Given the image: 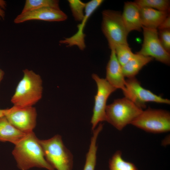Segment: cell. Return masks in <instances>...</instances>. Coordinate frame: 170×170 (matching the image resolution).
<instances>
[{"mask_svg": "<svg viewBox=\"0 0 170 170\" xmlns=\"http://www.w3.org/2000/svg\"><path fill=\"white\" fill-rule=\"evenodd\" d=\"M92 77L96 82L97 88L91 121L93 131L99 123L106 121L107 101L110 95L117 89L105 79L100 78L95 74H93Z\"/></svg>", "mask_w": 170, "mask_h": 170, "instance_id": "cell-7", "label": "cell"}, {"mask_svg": "<svg viewBox=\"0 0 170 170\" xmlns=\"http://www.w3.org/2000/svg\"><path fill=\"white\" fill-rule=\"evenodd\" d=\"M4 75V72L0 69V83L3 79Z\"/></svg>", "mask_w": 170, "mask_h": 170, "instance_id": "cell-27", "label": "cell"}, {"mask_svg": "<svg viewBox=\"0 0 170 170\" xmlns=\"http://www.w3.org/2000/svg\"><path fill=\"white\" fill-rule=\"evenodd\" d=\"M37 112L33 106L20 107L13 106L5 109L4 116L8 122L26 134L33 132L37 123Z\"/></svg>", "mask_w": 170, "mask_h": 170, "instance_id": "cell-9", "label": "cell"}, {"mask_svg": "<svg viewBox=\"0 0 170 170\" xmlns=\"http://www.w3.org/2000/svg\"><path fill=\"white\" fill-rule=\"evenodd\" d=\"M5 109H0V117L4 116Z\"/></svg>", "mask_w": 170, "mask_h": 170, "instance_id": "cell-28", "label": "cell"}, {"mask_svg": "<svg viewBox=\"0 0 170 170\" xmlns=\"http://www.w3.org/2000/svg\"><path fill=\"white\" fill-rule=\"evenodd\" d=\"M26 134L12 125L4 116L0 117V141L9 142L15 145Z\"/></svg>", "mask_w": 170, "mask_h": 170, "instance_id": "cell-16", "label": "cell"}, {"mask_svg": "<svg viewBox=\"0 0 170 170\" xmlns=\"http://www.w3.org/2000/svg\"><path fill=\"white\" fill-rule=\"evenodd\" d=\"M23 76L18 83L11 101L20 107L33 106L42 96V81L40 75L32 70L23 71Z\"/></svg>", "mask_w": 170, "mask_h": 170, "instance_id": "cell-2", "label": "cell"}, {"mask_svg": "<svg viewBox=\"0 0 170 170\" xmlns=\"http://www.w3.org/2000/svg\"><path fill=\"white\" fill-rule=\"evenodd\" d=\"M131 124L151 133L168 132L170 130V113L166 110L149 108L143 110Z\"/></svg>", "mask_w": 170, "mask_h": 170, "instance_id": "cell-6", "label": "cell"}, {"mask_svg": "<svg viewBox=\"0 0 170 170\" xmlns=\"http://www.w3.org/2000/svg\"><path fill=\"white\" fill-rule=\"evenodd\" d=\"M139 8L142 26L148 28L157 29L162 22L170 14L169 11L148 8Z\"/></svg>", "mask_w": 170, "mask_h": 170, "instance_id": "cell-15", "label": "cell"}, {"mask_svg": "<svg viewBox=\"0 0 170 170\" xmlns=\"http://www.w3.org/2000/svg\"><path fill=\"white\" fill-rule=\"evenodd\" d=\"M114 48L117 60L122 66L127 63L134 55L128 44H120Z\"/></svg>", "mask_w": 170, "mask_h": 170, "instance_id": "cell-22", "label": "cell"}, {"mask_svg": "<svg viewBox=\"0 0 170 170\" xmlns=\"http://www.w3.org/2000/svg\"><path fill=\"white\" fill-rule=\"evenodd\" d=\"M44 8L60 9L59 1L57 0H26L21 12Z\"/></svg>", "mask_w": 170, "mask_h": 170, "instance_id": "cell-20", "label": "cell"}, {"mask_svg": "<svg viewBox=\"0 0 170 170\" xmlns=\"http://www.w3.org/2000/svg\"><path fill=\"white\" fill-rule=\"evenodd\" d=\"M122 18L129 33L135 30L140 31L142 27L139 7L133 2H127L124 3Z\"/></svg>", "mask_w": 170, "mask_h": 170, "instance_id": "cell-14", "label": "cell"}, {"mask_svg": "<svg viewBox=\"0 0 170 170\" xmlns=\"http://www.w3.org/2000/svg\"><path fill=\"white\" fill-rule=\"evenodd\" d=\"M153 58L136 53L125 64L122 66L124 77L129 78L135 77L142 68L151 61Z\"/></svg>", "mask_w": 170, "mask_h": 170, "instance_id": "cell-17", "label": "cell"}, {"mask_svg": "<svg viewBox=\"0 0 170 170\" xmlns=\"http://www.w3.org/2000/svg\"><path fill=\"white\" fill-rule=\"evenodd\" d=\"M144 41L140 50L136 53L151 57L167 65L170 64V54L162 46L157 29L142 26Z\"/></svg>", "mask_w": 170, "mask_h": 170, "instance_id": "cell-10", "label": "cell"}, {"mask_svg": "<svg viewBox=\"0 0 170 170\" xmlns=\"http://www.w3.org/2000/svg\"><path fill=\"white\" fill-rule=\"evenodd\" d=\"M159 30L170 29V16L169 14L161 23L157 28Z\"/></svg>", "mask_w": 170, "mask_h": 170, "instance_id": "cell-25", "label": "cell"}, {"mask_svg": "<svg viewBox=\"0 0 170 170\" xmlns=\"http://www.w3.org/2000/svg\"><path fill=\"white\" fill-rule=\"evenodd\" d=\"M125 82V89L122 91L125 97L141 109H145L146 103L148 102L170 104V100L163 98L143 88L135 77L128 78Z\"/></svg>", "mask_w": 170, "mask_h": 170, "instance_id": "cell-8", "label": "cell"}, {"mask_svg": "<svg viewBox=\"0 0 170 170\" xmlns=\"http://www.w3.org/2000/svg\"><path fill=\"white\" fill-rule=\"evenodd\" d=\"M103 125L100 123L93 131L89 149L86 155V161L83 170H94L96 162V144L98 137L103 128Z\"/></svg>", "mask_w": 170, "mask_h": 170, "instance_id": "cell-18", "label": "cell"}, {"mask_svg": "<svg viewBox=\"0 0 170 170\" xmlns=\"http://www.w3.org/2000/svg\"><path fill=\"white\" fill-rule=\"evenodd\" d=\"M101 29L107 39L110 48L120 44H128L127 37L129 33L123 21L122 14L110 9L102 13Z\"/></svg>", "mask_w": 170, "mask_h": 170, "instance_id": "cell-5", "label": "cell"}, {"mask_svg": "<svg viewBox=\"0 0 170 170\" xmlns=\"http://www.w3.org/2000/svg\"><path fill=\"white\" fill-rule=\"evenodd\" d=\"M109 170H138L133 163L122 158L121 151H116L109 161Z\"/></svg>", "mask_w": 170, "mask_h": 170, "instance_id": "cell-19", "label": "cell"}, {"mask_svg": "<svg viewBox=\"0 0 170 170\" xmlns=\"http://www.w3.org/2000/svg\"><path fill=\"white\" fill-rule=\"evenodd\" d=\"M158 35L162 46L168 53L170 52V29L159 30Z\"/></svg>", "mask_w": 170, "mask_h": 170, "instance_id": "cell-24", "label": "cell"}, {"mask_svg": "<svg viewBox=\"0 0 170 170\" xmlns=\"http://www.w3.org/2000/svg\"><path fill=\"white\" fill-rule=\"evenodd\" d=\"M67 15L60 9L44 8L21 13L14 20V23L20 24L34 20L49 22L61 21L66 20Z\"/></svg>", "mask_w": 170, "mask_h": 170, "instance_id": "cell-12", "label": "cell"}, {"mask_svg": "<svg viewBox=\"0 0 170 170\" xmlns=\"http://www.w3.org/2000/svg\"><path fill=\"white\" fill-rule=\"evenodd\" d=\"M45 159L56 170H72L73 157L64 145L61 136L56 135L46 140H39Z\"/></svg>", "mask_w": 170, "mask_h": 170, "instance_id": "cell-4", "label": "cell"}, {"mask_svg": "<svg viewBox=\"0 0 170 170\" xmlns=\"http://www.w3.org/2000/svg\"><path fill=\"white\" fill-rule=\"evenodd\" d=\"M143 111L128 99H118L107 105L106 121L121 131L128 125L131 124Z\"/></svg>", "mask_w": 170, "mask_h": 170, "instance_id": "cell-3", "label": "cell"}, {"mask_svg": "<svg viewBox=\"0 0 170 170\" xmlns=\"http://www.w3.org/2000/svg\"><path fill=\"white\" fill-rule=\"evenodd\" d=\"M15 145L12 153L21 170H28L33 167L55 170L45 159L39 140L33 132L26 134Z\"/></svg>", "mask_w": 170, "mask_h": 170, "instance_id": "cell-1", "label": "cell"}, {"mask_svg": "<svg viewBox=\"0 0 170 170\" xmlns=\"http://www.w3.org/2000/svg\"><path fill=\"white\" fill-rule=\"evenodd\" d=\"M7 3L6 1L0 0V20H3L5 17V10Z\"/></svg>", "mask_w": 170, "mask_h": 170, "instance_id": "cell-26", "label": "cell"}, {"mask_svg": "<svg viewBox=\"0 0 170 170\" xmlns=\"http://www.w3.org/2000/svg\"><path fill=\"white\" fill-rule=\"evenodd\" d=\"M134 2L139 7L148 8L162 11L170 10L169 0H137Z\"/></svg>", "mask_w": 170, "mask_h": 170, "instance_id": "cell-21", "label": "cell"}, {"mask_svg": "<svg viewBox=\"0 0 170 170\" xmlns=\"http://www.w3.org/2000/svg\"><path fill=\"white\" fill-rule=\"evenodd\" d=\"M68 2L75 20L81 21L85 15L86 3L80 0H69Z\"/></svg>", "mask_w": 170, "mask_h": 170, "instance_id": "cell-23", "label": "cell"}, {"mask_svg": "<svg viewBox=\"0 0 170 170\" xmlns=\"http://www.w3.org/2000/svg\"><path fill=\"white\" fill-rule=\"evenodd\" d=\"M111 53L109 60L106 67L105 79L116 89H125V77L122 71V67L117 58L114 48H110Z\"/></svg>", "mask_w": 170, "mask_h": 170, "instance_id": "cell-13", "label": "cell"}, {"mask_svg": "<svg viewBox=\"0 0 170 170\" xmlns=\"http://www.w3.org/2000/svg\"><path fill=\"white\" fill-rule=\"evenodd\" d=\"M103 2V0H92L86 3L84 16L77 26V31L72 36L60 40V43L65 44L67 47L76 46L81 50L84 49L86 47L85 34L83 32L85 26L89 18Z\"/></svg>", "mask_w": 170, "mask_h": 170, "instance_id": "cell-11", "label": "cell"}]
</instances>
